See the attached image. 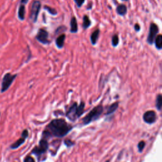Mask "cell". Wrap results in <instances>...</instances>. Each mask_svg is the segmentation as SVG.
<instances>
[{
  "mask_svg": "<svg viewBox=\"0 0 162 162\" xmlns=\"http://www.w3.org/2000/svg\"><path fill=\"white\" fill-rule=\"evenodd\" d=\"M118 107H119V102H115L113 104H111L108 107V108L106 112L107 115L113 113L117 110Z\"/></svg>",
  "mask_w": 162,
  "mask_h": 162,
  "instance_id": "2e32d148",
  "label": "cell"
},
{
  "mask_svg": "<svg viewBox=\"0 0 162 162\" xmlns=\"http://www.w3.org/2000/svg\"><path fill=\"white\" fill-rule=\"evenodd\" d=\"M74 1H75L76 4L77 6V7L80 8L82 6V5L84 4V3L85 2V0H74Z\"/></svg>",
  "mask_w": 162,
  "mask_h": 162,
  "instance_id": "603a6c76",
  "label": "cell"
},
{
  "mask_svg": "<svg viewBox=\"0 0 162 162\" xmlns=\"http://www.w3.org/2000/svg\"><path fill=\"white\" fill-rule=\"evenodd\" d=\"M91 25V22L89 18V16L87 15H84L83 16V23L82 27L84 29H86L89 28Z\"/></svg>",
  "mask_w": 162,
  "mask_h": 162,
  "instance_id": "e0dca14e",
  "label": "cell"
},
{
  "mask_svg": "<svg viewBox=\"0 0 162 162\" xmlns=\"http://www.w3.org/2000/svg\"><path fill=\"white\" fill-rule=\"evenodd\" d=\"M23 162H36V161H35V160L32 157H30V156H27L24 158V160H23Z\"/></svg>",
  "mask_w": 162,
  "mask_h": 162,
  "instance_id": "484cf974",
  "label": "cell"
},
{
  "mask_svg": "<svg viewBox=\"0 0 162 162\" xmlns=\"http://www.w3.org/2000/svg\"><path fill=\"white\" fill-rule=\"evenodd\" d=\"M44 9L46 10L47 12H48L49 14L52 15H56L57 14V11L55 8L49 7V6H45Z\"/></svg>",
  "mask_w": 162,
  "mask_h": 162,
  "instance_id": "44dd1931",
  "label": "cell"
},
{
  "mask_svg": "<svg viewBox=\"0 0 162 162\" xmlns=\"http://www.w3.org/2000/svg\"><path fill=\"white\" fill-rule=\"evenodd\" d=\"M155 39V46L157 49H161L162 48V36L161 35H158Z\"/></svg>",
  "mask_w": 162,
  "mask_h": 162,
  "instance_id": "ac0fdd59",
  "label": "cell"
},
{
  "mask_svg": "<svg viewBox=\"0 0 162 162\" xmlns=\"http://www.w3.org/2000/svg\"><path fill=\"white\" fill-rule=\"evenodd\" d=\"M0 114H1V113H0Z\"/></svg>",
  "mask_w": 162,
  "mask_h": 162,
  "instance_id": "4dcf8cb0",
  "label": "cell"
},
{
  "mask_svg": "<svg viewBox=\"0 0 162 162\" xmlns=\"http://www.w3.org/2000/svg\"><path fill=\"white\" fill-rule=\"evenodd\" d=\"M16 77H17V74H12L10 72H7L5 74L1 81V90H0L1 93L6 92L10 88Z\"/></svg>",
  "mask_w": 162,
  "mask_h": 162,
  "instance_id": "277c9868",
  "label": "cell"
},
{
  "mask_svg": "<svg viewBox=\"0 0 162 162\" xmlns=\"http://www.w3.org/2000/svg\"><path fill=\"white\" fill-rule=\"evenodd\" d=\"M25 139L24 138H20L18 140H16L15 143H13V144H12L10 146V148L12 150H16L19 148L20 146H21L22 145L25 143Z\"/></svg>",
  "mask_w": 162,
  "mask_h": 162,
  "instance_id": "4fadbf2b",
  "label": "cell"
},
{
  "mask_svg": "<svg viewBox=\"0 0 162 162\" xmlns=\"http://www.w3.org/2000/svg\"><path fill=\"white\" fill-rule=\"evenodd\" d=\"M134 29L136 32H139V30H141L140 25L138 24V23H136V24H135V25H134Z\"/></svg>",
  "mask_w": 162,
  "mask_h": 162,
  "instance_id": "4316f807",
  "label": "cell"
},
{
  "mask_svg": "<svg viewBox=\"0 0 162 162\" xmlns=\"http://www.w3.org/2000/svg\"><path fill=\"white\" fill-rule=\"evenodd\" d=\"M162 106V96L161 94H159L156 99V107L158 111H161Z\"/></svg>",
  "mask_w": 162,
  "mask_h": 162,
  "instance_id": "d6986e66",
  "label": "cell"
},
{
  "mask_svg": "<svg viewBox=\"0 0 162 162\" xmlns=\"http://www.w3.org/2000/svg\"><path fill=\"white\" fill-rule=\"evenodd\" d=\"M48 149V143L45 138L39 141V146H36L34 149L32 150V153L35 154L38 158H40L41 156L45 153L46 151Z\"/></svg>",
  "mask_w": 162,
  "mask_h": 162,
  "instance_id": "5b68a950",
  "label": "cell"
},
{
  "mask_svg": "<svg viewBox=\"0 0 162 162\" xmlns=\"http://www.w3.org/2000/svg\"><path fill=\"white\" fill-rule=\"evenodd\" d=\"M158 32H159V29H158L157 25L155 24L154 23H151L150 27L149 34H148L147 39V42L149 45H153L154 40L156 38Z\"/></svg>",
  "mask_w": 162,
  "mask_h": 162,
  "instance_id": "ba28073f",
  "label": "cell"
},
{
  "mask_svg": "<svg viewBox=\"0 0 162 162\" xmlns=\"http://www.w3.org/2000/svg\"><path fill=\"white\" fill-rule=\"evenodd\" d=\"M25 5L20 4L19 6V8L18 10V18L20 20H25Z\"/></svg>",
  "mask_w": 162,
  "mask_h": 162,
  "instance_id": "5bb4252c",
  "label": "cell"
},
{
  "mask_svg": "<svg viewBox=\"0 0 162 162\" xmlns=\"http://www.w3.org/2000/svg\"><path fill=\"white\" fill-rule=\"evenodd\" d=\"M103 111V107L102 105H98L94 107L93 110H91L89 113L86 115L82 119V123L84 125H88L93 122L99 119L100 115L102 114Z\"/></svg>",
  "mask_w": 162,
  "mask_h": 162,
  "instance_id": "3957f363",
  "label": "cell"
},
{
  "mask_svg": "<svg viewBox=\"0 0 162 162\" xmlns=\"http://www.w3.org/2000/svg\"><path fill=\"white\" fill-rule=\"evenodd\" d=\"M84 108H85V103L84 102H81L79 105L77 103H74L67 112L66 116L70 120H76L77 118L80 117L83 114Z\"/></svg>",
  "mask_w": 162,
  "mask_h": 162,
  "instance_id": "7a4b0ae2",
  "label": "cell"
},
{
  "mask_svg": "<svg viewBox=\"0 0 162 162\" xmlns=\"http://www.w3.org/2000/svg\"><path fill=\"white\" fill-rule=\"evenodd\" d=\"M28 136H29V132H28V130H27V129L23 130L22 131V134H21V137L24 138V139H26L28 137Z\"/></svg>",
  "mask_w": 162,
  "mask_h": 162,
  "instance_id": "cb8c5ba5",
  "label": "cell"
},
{
  "mask_svg": "<svg viewBox=\"0 0 162 162\" xmlns=\"http://www.w3.org/2000/svg\"><path fill=\"white\" fill-rule=\"evenodd\" d=\"M70 31L71 33H77L78 32V24H77V19L75 16H73L71 19Z\"/></svg>",
  "mask_w": 162,
  "mask_h": 162,
  "instance_id": "30bf717a",
  "label": "cell"
},
{
  "mask_svg": "<svg viewBox=\"0 0 162 162\" xmlns=\"http://www.w3.org/2000/svg\"><path fill=\"white\" fill-rule=\"evenodd\" d=\"M106 162H109V160H108V161H106Z\"/></svg>",
  "mask_w": 162,
  "mask_h": 162,
  "instance_id": "f546056e",
  "label": "cell"
},
{
  "mask_svg": "<svg viewBox=\"0 0 162 162\" xmlns=\"http://www.w3.org/2000/svg\"><path fill=\"white\" fill-rule=\"evenodd\" d=\"M49 34L48 31L45 29H40L36 36V39L39 43L43 45H49L50 41L48 39Z\"/></svg>",
  "mask_w": 162,
  "mask_h": 162,
  "instance_id": "52a82bcc",
  "label": "cell"
},
{
  "mask_svg": "<svg viewBox=\"0 0 162 162\" xmlns=\"http://www.w3.org/2000/svg\"><path fill=\"white\" fill-rule=\"evenodd\" d=\"M116 11H117V13L118 15H121V16H124L127 12V6L124 4L119 5L117 7Z\"/></svg>",
  "mask_w": 162,
  "mask_h": 162,
  "instance_id": "9a60e30c",
  "label": "cell"
},
{
  "mask_svg": "<svg viewBox=\"0 0 162 162\" xmlns=\"http://www.w3.org/2000/svg\"><path fill=\"white\" fill-rule=\"evenodd\" d=\"M74 143L73 141H70V140H69V139H66L65 141V144L66 145V146H67V147H71V146H72L73 145H74Z\"/></svg>",
  "mask_w": 162,
  "mask_h": 162,
  "instance_id": "d4e9b609",
  "label": "cell"
},
{
  "mask_svg": "<svg viewBox=\"0 0 162 162\" xmlns=\"http://www.w3.org/2000/svg\"><path fill=\"white\" fill-rule=\"evenodd\" d=\"M119 36L117 34H115L112 36V38H111V45L113 47H117L119 45Z\"/></svg>",
  "mask_w": 162,
  "mask_h": 162,
  "instance_id": "ffe728a7",
  "label": "cell"
},
{
  "mask_svg": "<svg viewBox=\"0 0 162 162\" xmlns=\"http://www.w3.org/2000/svg\"><path fill=\"white\" fill-rule=\"evenodd\" d=\"M100 33V30L99 29H97L94 30V31L92 33V34L91 35V42L93 45H95L96 44L97 40H98L99 38Z\"/></svg>",
  "mask_w": 162,
  "mask_h": 162,
  "instance_id": "7c38bea8",
  "label": "cell"
},
{
  "mask_svg": "<svg viewBox=\"0 0 162 162\" xmlns=\"http://www.w3.org/2000/svg\"><path fill=\"white\" fill-rule=\"evenodd\" d=\"M72 129V126L62 119L53 120L47 126V130L44 131L43 134L46 137L53 136L56 137H63L68 134Z\"/></svg>",
  "mask_w": 162,
  "mask_h": 162,
  "instance_id": "6da1fadb",
  "label": "cell"
},
{
  "mask_svg": "<svg viewBox=\"0 0 162 162\" xmlns=\"http://www.w3.org/2000/svg\"><path fill=\"white\" fill-rule=\"evenodd\" d=\"M145 145H146V143H145L144 141H140L139 143V144H138V145H137L138 150H139V151L140 152V153H141V152L143 151L144 148L145 147Z\"/></svg>",
  "mask_w": 162,
  "mask_h": 162,
  "instance_id": "7402d4cb",
  "label": "cell"
},
{
  "mask_svg": "<svg viewBox=\"0 0 162 162\" xmlns=\"http://www.w3.org/2000/svg\"><path fill=\"white\" fill-rule=\"evenodd\" d=\"M41 7V3L38 0H36L32 3L29 18L33 23H36L38 20Z\"/></svg>",
  "mask_w": 162,
  "mask_h": 162,
  "instance_id": "8992f818",
  "label": "cell"
},
{
  "mask_svg": "<svg viewBox=\"0 0 162 162\" xmlns=\"http://www.w3.org/2000/svg\"><path fill=\"white\" fill-rule=\"evenodd\" d=\"M143 120L148 124H154L157 120V114L153 110L148 111L143 115Z\"/></svg>",
  "mask_w": 162,
  "mask_h": 162,
  "instance_id": "9c48e42d",
  "label": "cell"
},
{
  "mask_svg": "<svg viewBox=\"0 0 162 162\" xmlns=\"http://www.w3.org/2000/svg\"><path fill=\"white\" fill-rule=\"evenodd\" d=\"M29 0H20V4L25 5L26 4H27V3L29 2Z\"/></svg>",
  "mask_w": 162,
  "mask_h": 162,
  "instance_id": "83f0119b",
  "label": "cell"
},
{
  "mask_svg": "<svg viewBox=\"0 0 162 162\" xmlns=\"http://www.w3.org/2000/svg\"><path fill=\"white\" fill-rule=\"evenodd\" d=\"M122 1H128V0H122Z\"/></svg>",
  "mask_w": 162,
  "mask_h": 162,
  "instance_id": "f1b7e54d",
  "label": "cell"
},
{
  "mask_svg": "<svg viewBox=\"0 0 162 162\" xmlns=\"http://www.w3.org/2000/svg\"><path fill=\"white\" fill-rule=\"evenodd\" d=\"M65 35L63 34L60 35L58 38L56 39V45L58 47L59 49L62 48L64 46V43H65Z\"/></svg>",
  "mask_w": 162,
  "mask_h": 162,
  "instance_id": "8fae6325",
  "label": "cell"
}]
</instances>
